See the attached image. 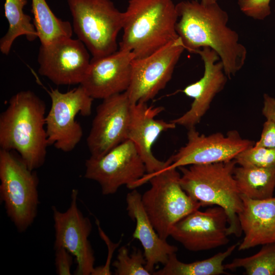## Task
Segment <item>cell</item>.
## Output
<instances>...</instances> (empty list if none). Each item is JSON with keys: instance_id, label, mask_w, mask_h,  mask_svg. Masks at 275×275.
<instances>
[{"instance_id": "cell-7", "label": "cell", "mask_w": 275, "mask_h": 275, "mask_svg": "<svg viewBox=\"0 0 275 275\" xmlns=\"http://www.w3.org/2000/svg\"><path fill=\"white\" fill-rule=\"evenodd\" d=\"M74 32L93 58L118 50L117 37L122 30L123 12L111 0H67Z\"/></svg>"}, {"instance_id": "cell-20", "label": "cell", "mask_w": 275, "mask_h": 275, "mask_svg": "<svg viewBox=\"0 0 275 275\" xmlns=\"http://www.w3.org/2000/svg\"><path fill=\"white\" fill-rule=\"evenodd\" d=\"M242 207L238 214L244 238L238 250L275 242V198L257 200L241 195Z\"/></svg>"}, {"instance_id": "cell-12", "label": "cell", "mask_w": 275, "mask_h": 275, "mask_svg": "<svg viewBox=\"0 0 275 275\" xmlns=\"http://www.w3.org/2000/svg\"><path fill=\"white\" fill-rule=\"evenodd\" d=\"M255 144L243 139L236 130L226 135L217 132L206 136L191 128L187 132V143L168 159L170 163L164 169L229 161Z\"/></svg>"}, {"instance_id": "cell-31", "label": "cell", "mask_w": 275, "mask_h": 275, "mask_svg": "<svg viewBox=\"0 0 275 275\" xmlns=\"http://www.w3.org/2000/svg\"><path fill=\"white\" fill-rule=\"evenodd\" d=\"M262 114L266 120L275 123V98L267 94L263 95Z\"/></svg>"}, {"instance_id": "cell-25", "label": "cell", "mask_w": 275, "mask_h": 275, "mask_svg": "<svg viewBox=\"0 0 275 275\" xmlns=\"http://www.w3.org/2000/svg\"><path fill=\"white\" fill-rule=\"evenodd\" d=\"M226 269H245L248 275H275V242L263 245L256 254L234 259L224 265Z\"/></svg>"}, {"instance_id": "cell-4", "label": "cell", "mask_w": 275, "mask_h": 275, "mask_svg": "<svg viewBox=\"0 0 275 275\" xmlns=\"http://www.w3.org/2000/svg\"><path fill=\"white\" fill-rule=\"evenodd\" d=\"M234 159L227 161L192 164L178 168L182 188L202 207L218 206L226 211L228 233L240 237L242 233L238 214L242 201L234 177Z\"/></svg>"}, {"instance_id": "cell-27", "label": "cell", "mask_w": 275, "mask_h": 275, "mask_svg": "<svg viewBox=\"0 0 275 275\" xmlns=\"http://www.w3.org/2000/svg\"><path fill=\"white\" fill-rule=\"evenodd\" d=\"M240 166L269 167L275 165V149L253 145L234 159Z\"/></svg>"}, {"instance_id": "cell-28", "label": "cell", "mask_w": 275, "mask_h": 275, "mask_svg": "<svg viewBox=\"0 0 275 275\" xmlns=\"http://www.w3.org/2000/svg\"><path fill=\"white\" fill-rule=\"evenodd\" d=\"M270 0H238L240 11L256 20H263L271 13Z\"/></svg>"}, {"instance_id": "cell-32", "label": "cell", "mask_w": 275, "mask_h": 275, "mask_svg": "<svg viewBox=\"0 0 275 275\" xmlns=\"http://www.w3.org/2000/svg\"><path fill=\"white\" fill-rule=\"evenodd\" d=\"M201 2L205 5L211 4L217 2V0H201Z\"/></svg>"}, {"instance_id": "cell-26", "label": "cell", "mask_w": 275, "mask_h": 275, "mask_svg": "<svg viewBox=\"0 0 275 275\" xmlns=\"http://www.w3.org/2000/svg\"><path fill=\"white\" fill-rule=\"evenodd\" d=\"M146 261L144 253L138 249L129 254L126 246H122L118 250L117 259L113 262L116 275H150L145 266Z\"/></svg>"}, {"instance_id": "cell-18", "label": "cell", "mask_w": 275, "mask_h": 275, "mask_svg": "<svg viewBox=\"0 0 275 275\" xmlns=\"http://www.w3.org/2000/svg\"><path fill=\"white\" fill-rule=\"evenodd\" d=\"M164 109L162 106H149L146 102L131 104L127 139L134 144L144 161L147 174L158 173L170 163L158 160L152 152V147L159 135L164 131L176 128L172 121L166 122L155 117Z\"/></svg>"}, {"instance_id": "cell-30", "label": "cell", "mask_w": 275, "mask_h": 275, "mask_svg": "<svg viewBox=\"0 0 275 275\" xmlns=\"http://www.w3.org/2000/svg\"><path fill=\"white\" fill-rule=\"evenodd\" d=\"M255 145L275 149V123L267 120L264 122L260 138Z\"/></svg>"}, {"instance_id": "cell-8", "label": "cell", "mask_w": 275, "mask_h": 275, "mask_svg": "<svg viewBox=\"0 0 275 275\" xmlns=\"http://www.w3.org/2000/svg\"><path fill=\"white\" fill-rule=\"evenodd\" d=\"M47 92L51 106L45 117V128L48 145L64 152L72 151L83 135L77 115L89 116L92 113L94 99L79 86L66 92L51 89Z\"/></svg>"}, {"instance_id": "cell-22", "label": "cell", "mask_w": 275, "mask_h": 275, "mask_svg": "<svg viewBox=\"0 0 275 275\" xmlns=\"http://www.w3.org/2000/svg\"><path fill=\"white\" fill-rule=\"evenodd\" d=\"M29 0H5L4 14L9 23L6 34L0 40L1 52L7 56L17 38L24 36L29 41L38 37V33L31 16L23 11Z\"/></svg>"}, {"instance_id": "cell-17", "label": "cell", "mask_w": 275, "mask_h": 275, "mask_svg": "<svg viewBox=\"0 0 275 275\" xmlns=\"http://www.w3.org/2000/svg\"><path fill=\"white\" fill-rule=\"evenodd\" d=\"M133 54L119 49L104 57L92 58L80 84L94 99H104L125 92L131 80Z\"/></svg>"}, {"instance_id": "cell-24", "label": "cell", "mask_w": 275, "mask_h": 275, "mask_svg": "<svg viewBox=\"0 0 275 275\" xmlns=\"http://www.w3.org/2000/svg\"><path fill=\"white\" fill-rule=\"evenodd\" d=\"M31 12L41 44L72 37L73 30L70 22L57 17L45 0H32Z\"/></svg>"}, {"instance_id": "cell-16", "label": "cell", "mask_w": 275, "mask_h": 275, "mask_svg": "<svg viewBox=\"0 0 275 275\" xmlns=\"http://www.w3.org/2000/svg\"><path fill=\"white\" fill-rule=\"evenodd\" d=\"M204 65L203 76L196 82L186 86L181 92L194 99L190 108L183 115L172 120L176 125L187 128L195 127L209 109L217 94L224 88L227 76L217 53L209 47L196 51Z\"/></svg>"}, {"instance_id": "cell-19", "label": "cell", "mask_w": 275, "mask_h": 275, "mask_svg": "<svg viewBox=\"0 0 275 275\" xmlns=\"http://www.w3.org/2000/svg\"><path fill=\"white\" fill-rule=\"evenodd\" d=\"M126 195V210L129 216L135 222L132 234L141 242L146 261V268L152 274L155 266L164 265L170 255L176 253L178 248L162 239L155 229L146 212L142 195L135 189Z\"/></svg>"}, {"instance_id": "cell-9", "label": "cell", "mask_w": 275, "mask_h": 275, "mask_svg": "<svg viewBox=\"0 0 275 275\" xmlns=\"http://www.w3.org/2000/svg\"><path fill=\"white\" fill-rule=\"evenodd\" d=\"M84 177L96 181L103 195L116 193L124 185L130 189L147 174L145 164L133 143L126 140L99 158L85 162Z\"/></svg>"}, {"instance_id": "cell-23", "label": "cell", "mask_w": 275, "mask_h": 275, "mask_svg": "<svg viewBox=\"0 0 275 275\" xmlns=\"http://www.w3.org/2000/svg\"><path fill=\"white\" fill-rule=\"evenodd\" d=\"M239 243L234 244L226 251L201 261L185 263L178 260L176 254L170 255L163 267L153 272V275H219L226 273L223 264Z\"/></svg>"}, {"instance_id": "cell-2", "label": "cell", "mask_w": 275, "mask_h": 275, "mask_svg": "<svg viewBox=\"0 0 275 275\" xmlns=\"http://www.w3.org/2000/svg\"><path fill=\"white\" fill-rule=\"evenodd\" d=\"M45 111L44 101L33 91L24 90L10 98L0 115L1 149L18 152L32 171L43 165L49 146Z\"/></svg>"}, {"instance_id": "cell-3", "label": "cell", "mask_w": 275, "mask_h": 275, "mask_svg": "<svg viewBox=\"0 0 275 275\" xmlns=\"http://www.w3.org/2000/svg\"><path fill=\"white\" fill-rule=\"evenodd\" d=\"M178 15L172 0H129L123 12L119 49L135 59L148 56L179 38Z\"/></svg>"}, {"instance_id": "cell-10", "label": "cell", "mask_w": 275, "mask_h": 275, "mask_svg": "<svg viewBox=\"0 0 275 275\" xmlns=\"http://www.w3.org/2000/svg\"><path fill=\"white\" fill-rule=\"evenodd\" d=\"M184 50L179 37L148 56L133 60L130 82L125 92L131 104L147 103L166 87Z\"/></svg>"}, {"instance_id": "cell-15", "label": "cell", "mask_w": 275, "mask_h": 275, "mask_svg": "<svg viewBox=\"0 0 275 275\" xmlns=\"http://www.w3.org/2000/svg\"><path fill=\"white\" fill-rule=\"evenodd\" d=\"M229 236L227 214L218 206L192 212L176 223L170 233V236L193 252L226 245Z\"/></svg>"}, {"instance_id": "cell-5", "label": "cell", "mask_w": 275, "mask_h": 275, "mask_svg": "<svg viewBox=\"0 0 275 275\" xmlns=\"http://www.w3.org/2000/svg\"><path fill=\"white\" fill-rule=\"evenodd\" d=\"M177 169L146 174L133 187L150 182V188L142 195L143 205L156 232L166 240L176 223L202 207L182 188Z\"/></svg>"}, {"instance_id": "cell-1", "label": "cell", "mask_w": 275, "mask_h": 275, "mask_svg": "<svg viewBox=\"0 0 275 275\" xmlns=\"http://www.w3.org/2000/svg\"><path fill=\"white\" fill-rule=\"evenodd\" d=\"M178 15L176 31L190 53L209 47L215 51L228 77L234 76L244 66L247 56L237 33L228 25L229 16L216 3L203 4L196 0L176 5Z\"/></svg>"}, {"instance_id": "cell-21", "label": "cell", "mask_w": 275, "mask_h": 275, "mask_svg": "<svg viewBox=\"0 0 275 275\" xmlns=\"http://www.w3.org/2000/svg\"><path fill=\"white\" fill-rule=\"evenodd\" d=\"M234 177L241 195L257 200L273 197L275 165L269 167H235Z\"/></svg>"}, {"instance_id": "cell-29", "label": "cell", "mask_w": 275, "mask_h": 275, "mask_svg": "<svg viewBox=\"0 0 275 275\" xmlns=\"http://www.w3.org/2000/svg\"><path fill=\"white\" fill-rule=\"evenodd\" d=\"M54 250L56 273L58 275L71 274L73 255L63 248H57Z\"/></svg>"}, {"instance_id": "cell-6", "label": "cell", "mask_w": 275, "mask_h": 275, "mask_svg": "<svg viewBox=\"0 0 275 275\" xmlns=\"http://www.w3.org/2000/svg\"><path fill=\"white\" fill-rule=\"evenodd\" d=\"M39 179L21 157L11 151L0 150V200L19 232L34 222L39 202Z\"/></svg>"}, {"instance_id": "cell-13", "label": "cell", "mask_w": 275, "mask_h": 275, "mask_svg": "<svg viewBox=\"0 0 275 275\" xmlns=\"http://www.w3.org/2000/svg\"><path fill=\"white\" fill-rule=\"evenodd\" d=\"M88 51L80 40L71 37L41 44L38 73L58 86L80 85L90 64Z\"/></svg>"}, {"instance_id": "cell-11", "label": "cell", "mask_w": 275, "mask_h": 275, "mask_svg": "<svg viewBox=\"0 0 275 275\" xmlns=\"http://www.w3.org/2000/svg\"><path fill=\"white\" fill-rule=\"evenodd\" d=\"M78 191L73 189L68 209L59 211L52 207L55 239L54 249L63 248L74 257L75 275L92 274L95 260L94 251L89 240L92 230L90 218L84 216L77 206Z\"/></svg>"}, {"instance_id": "cell-14", "label": "cell", "mask_w": 275, "mask_h": 275, "mask_svg": "<svg viewBox=\"0 0 275 275\" xmlns=\"http://www.w3.org/2000/svg\"><path fill=\"white\" fill-rule=\"evenodd\" d=\"M131 105L125 92L103 99L87 138L90 157H100L127 140Z\"/></svg>"}]
</instances>
